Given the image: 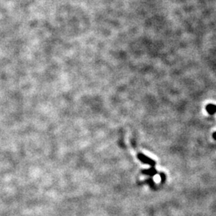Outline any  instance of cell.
Listing matches in <instances>:
<instances>
[{"instance_id":"cell-3","label":"cell","mask_w":216,"mask_h":216,"mask_svg":"<svg viewBox=\"0 0 216 216\" xmlns=\"http://www.w3.org/2000/svg\"><path fill=\"white\" fill-rule=\"evenodd\" d=\"M206 110L210 115H214L216 113V106L214 104H208L206 106Z\"/></svg>"},{"instance_id":"cell-1","label":"cell","mask_w":216,"mask_h":216,"mask_svg":"<svg viewBox=\"0 0 216 216\" xmlns=\"http://www.w3.org/2000/svg\"><path fill=\"white\" fill-rule=\"evenodd\" d=\"M138 158L139 159L140 161H141V162H142V163L150 165L151 167H154V166H155V164H156V163H155V162H154L153 159L148 158V157L146 156V155H144V154H142V153H139V154H138Z\"/></svg>"},{"instance_id":"cell-6","label":"cell","mask_w":216,"mask_h":216,"mask_svg":"<svg viewBox=\"0 0 216 216\" xmlns=\"http://www.w3.org/2000/svg\"><path fill=\"white\" fill-rule=\"evenodd\" d=\"M213 138H214V140H216V132H215V133H214V134H213Z\"/></svg>"},{"instance_id":"cell-4","label":"cell","mask_w":216,"mask_h":216,"mask_svg":"<svg viewBox=\"0 0 216 216\" xmlns=\"http://www.w3.org/2000/svg\"><path fill=\"white\" fill-rule=\"evenodd\" d=\"M143 183H148L149 185L150 186V187H154V186H155V183H154V180H153L152 179H146V181H144Z\"/></svg>"},{"instance_id":"cell-5","label":"cell","mask_w":216,"mask_h":216,"mask_svg":"<svg viewBox=\"0 0 216 216\" xmlns=\"http://www.w3.org/2000/svg\"><path fill=\"white\" fill-rule=\"evenodd\" d=\"M160 175H161V178H162V181H161V183H163L165 182V179H166L165 174H163V173H160Z\"/></svg>"},{"instance_id":"cell-2","label":"cell","mask_w":216,"mask_h":216,"mask_svg":"<svg viewBox=\"0 0 216 216\" xmlns=\"http://www.w3.org/2000/svg\"><path fill=\"white\" fill-rule=\"evenodd\" d=\"M142 174L143 175H150V176H154V175H156L158 171H156V169L154 168V167H151V168L147 169V170H143V171H141Z\"/></svg>"}]
</instances>
